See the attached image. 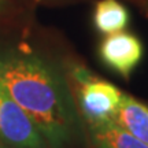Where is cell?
<instances>
[{"label":"cell","instance_id":"52a82bcc","mask_svg":"<svg viewBox=\"0 0 148 148\" xmlns=\"http://www.w3.org/2000/svg\"><path fill=\"white\" fill-rule=\"evenodd\" d=\"M93 22L96 29L103 34L121 32L129 22V12L126 7L118 0H100L96 3L93 12Z\"/></svg>","mask_w":148,"mask_h":148},{"label":"cell","instance_id":"3957f363","mask_svg":"<svg viewBox=\"0 0 148 148\" xmlns=\"http://www.w3.org/2000/svg\"><path fill=\"white\" fill-rule=\"evenodd\" d=\"M0 143L5 148H49L33 119L1 88Z\"/></svg>","mask_w":148,"mask_h":148},{"label":"cell","instance_id":"7a4b0ae2","mask_svg":"<svg viewBox=\"0 0 148 148\" xmlns=\"http://www.w3.org/2000/svg\"><path fill=\"white\" fill-rule=\"evenodd\" d=\"M77 85V101L88 126L112 121L119 107L123 92L106 79H101L77 66L71 73Z\"/></svg>","mask_w":148,"mask_h":148},{"label":"cell","instance_id":"277c9868","mask_svg":"<svg viewBox=\"0 0 148 148\" xmlns=\"http://www.w3.org/2000/svg\"><path fill=\"white\" fill-rule=\"evenodd\" d=\"M103 63L123 78H129L144 55V47L137 37L127 32L107 34L99 47Z\"/></svg>","mask_w":148,"mask_h":148},{"label":"cell","instance_id":"8992f818","mask_svg":"<svg viewBox=\"0 0 148 148\" xmlns=\"http://www.w3.org/2000/svg\"><path fill=\"white\" fill-rule=\"evenodd\" d=\"M88 127L95 148H148V144L127 133L114 121H107Z\"/></svg>","mask_w":148,"mask_h":148},{"label":"cell","instance_id":"ba28073f","mask_svg":"<svg viewBox=\"0 0 148 148\" xmlns=\"http://www.w3.org/2000/svg\"><path fill=\"white\" fill-rule=\"evenodd\" d=\"M3 5H4V0H0V11L3 8Z\"/></svg>","mask_w":148,"mask_h":148},{"label":"cell","instance_id":"5b68a950","mask_svg":"<svg viewBox=\"0 0 148 148\" xmlns=\"http://www.w3.org/2000/svg\"><path fill=\"white\" fill-rule=\"evenodd\" d=\"M112 121L140 141L148 144V104L123 93Z\"/></svg>","mask_w":148,"mask_h":148},{"label":"cell","instance_id":"9c48e42d","mask_svg":"<svg viewBox=\"0 0 148 148\" xmlns=\"http://www.w3.org/2000/svg\"><path fill=\"white\" fill-rule=\"evenodd\" d=\"M147 12H148V10H147Z\"/></svg>","mask_w":148,"mask_h":148},{"label":"cell","instance_id":"6da1fadb","mask_svg":"<svg viewBox=\"0 0 148 148\" xmlns=\"http://www.w3.org/2000/svg\"><path fill=\"white\" fill-rule=\"evenodd\" d=\"M0 88L33 119L49 148H66L77 132L69 88L37 55L0 51Z\"/></svg>","mask_w":148,"mask_h":148}]
</instances>
